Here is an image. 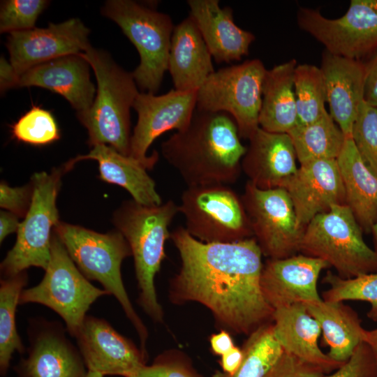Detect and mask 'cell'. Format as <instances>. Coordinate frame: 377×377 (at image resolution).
I'll return each instance as SVG.
<instances>
[{"label":"cell","instance_id":"obj_2","mask_svg":"<svg viewBox=\"0 0 377 377\" xmlns=\"http://www.w3.org/2000/svg\"><path fill=\"white\" fill-rule=\"evenodd\" d=\"M228 114L196 108L188 126L161 145V154L187 186L236 182L246 152Z\"/></svg>","mask_w":377,"mask_h":377},{"label":"cell","instance_id":"obj_21","mask_svg":"<svg viewBox=\"0 0 377 377\" xmlns=\"http://www.w3.org/2000/svg\"><path fill=\"white\" fill-rule=\"evenodd\" d=\"M249 140L241 167L249 182L261 189L283 188L298 169L289 135L259 127Z\"/></svg>","mask_w":377,"mask_h":377},{"label":"cell","instance_id":"obj_18","mask_svg":"<svg viewBox=\"0 0 377 377\" xmlns=\"http://www.w3.org/2000/svg\"><path fill=\"white\" fill-rule=\"evenodd\" d=\"M327 267H330L325 261L304 254L269 259L260 276L263 296L274 310L320 301L318 280L322 270Z\"/></svg>","mask_w":377,"mask_h":377},{"label":"cell","instance_id":"obj_37","mask_svg":"<svg viewBox=\"0 0 377 377\" xmlns=\"http://www.w3.org/2000/svg\"><path fill=\"white\" fill-rule=\"evenodd\" d=\"M49 2L45 0L3 1L0 10L1 33L35 28V23Z\"/></svg>","mask_w":377,"mask_h":377},{"label":"cell","instance_id":"obj_14","mask_svg":"<svg viewBox=\"0 0 377 377\" xmlns=\"http://www.w3.org/2000/svg\"><path fill=\"white\" fill-rule=\"evenodd\" d=\"M196 103L197 91L173 89L159 96L139 92L133 106L138 114V121L131 136L129 156L147 170L151 169L158 155L155 151L147 156L150 145L165 132L185 128L194 114Z\"/></svg>","mask_w":377,"mask_h":377},{"label":"cell","instance_id":"obj_40","mask_svg":"<svg viewBox=\"0 0 377 377\" xmlns=\"http://www.w3.org/2000/svg\"><path fill=\"white\" fill-rule=\"evenodd\" d=\"M325 375L321 368L283 352L263 377H324Z\"/></svg>","mask_w":377,"mask_h":377},{"label":"cell","instance_id":"obj_26","mask_svg":"<svg viewBox=\"0 0 377 377\" xmlns=\"http://www.w3.org/2000/svg\"><path fill=\"white\" fill-rule=\"evenodd\" d=\"M87 159L98 162L101 179L125 188L135 202L147 206L163 203L154 181L146 171L147 169L134 158L124 155L109 145L98 144L89 154L77 156L64 167L68 170L76 162Z\"/></svg>","mask_w":377,"mask_h":377},{"label":"cell","instance_id":"obj_23","mask_svg":"<svg viewBox=\"0 0 377 377\" xmlns=\"http://www.w3.org/2000/svg\"><path fill=\"white\" fill-rule=\"evenodd\" d=\"M195 22L212 57L218 62L238 61L249 54L255 36L234 22L232 10L218 0H188Z\"/></svg>","mask_w":377,"mask_h":377},{"label":"cell","instance_id":"obj_13","mask_svg":"<svg viewBox=\"0 0 377 377\" xmlns=\"http://www.w3.org/2000/svg\"><path fill=\"white\" fill-rule=\"evenodd\" d=\"M297 17L299 27L332 54L363 61L377 50V0H351L336 19L309 8H300Z\"/></svg>","mask_w":377,"mask_h":377},{"label":"cell","instance_id":"obj_17","mask_svg":"<svg viewBox=\"0 0 377 377\" xmlns=\"http://www.w3.org/2000/svg\"><path fill=\"white\" fill-rule=\"evenodd\" d=\"M75 338L87 371L127 377L146 364L141 349L103 318L87 316Z\"/></svg>","mask_w":377,"mask_h":377},{"label":"cell","instance_id":"obj_48","mask_svg":"<svg viewBox=\"0 0 377 377\" xmlns=\"http://www.w3.org/2000/svg\"><path fill=\"white\" fill-rule=\"evenodd\" d=\"M375 244V250L377 251V220L372 227L371 232Z\"/></svg>","mask_w":377,"mask_h":377},{"label":"cell","instance_id":"obj_33","mask_svg":"<svg viewBox=\"0 0 377 377\" xmlns=\"http://www.w3.org/2000/svg\"><path fill=\"white\" fill-rule=\"evenodd\" d=\"M297 124L315 121L327 111L326 94L320 68L312 64H297L294 72Z\"/></svg>","mask_w":377,"mask_h":377},{"label":"cell","instance_id":"obj_6","mask_svg":"<svg viewBox=\"0 0 377 377\" xmlns=\"http://www.w3.org/2000/svg\"><path fill=\"white\" fill-rule=\"evenodd\" d=\"M363 231L346 205L332 206L305 227L300 251L325 261L341 278L377 272V251L364 242Z\"/></svg>","mask_w":377,"mask_h":377},{"label":"cell","instance_id":"obj_5","mask_svg":"<svg viewBox=\"0 0 377 377\" xmlns=\"http://www.w3.org/2000/svg\"><path fill=\"white\" fill-rule=\"evenodd\" d=\"M54 233L82 274L88 280L98 281L117 300L138 334L142 352L147 356L148 331L135 311L122 281V261L131 255L123 235L118 230L98 233L60 221L54 226Z\"/></svg>","mask_w":377,"mask_h":377},{"label":"cell","instance_id":"obj_46","mask_svg":"<svg viewBox=\"0 0 377 377\" xmlns=\"http://www.w3.org/2000/svg\"><path fill=\"white\" fill-rule=\"evenodd\" d=\"M20 223L18 216L10 212L1 211L0 213V242L8 235L17 232Z\"/></svg>","mask_w":377,"mask_h":377},{"label":"cell","instance_id":"obj_42","mask_svg":"<svg viewBox=\"0 0 377 377\" xmlns=\"http://www.w3.org/2000/svg\"><path fill=\"white\" fill-rule=\"evenodd\" d=\"M366 77L364 100L377 107V50L364 61Z\"/></svg>","mask_w":377,"mask_h":377},{"label":"cell","instance_id":"obj_34","mask_svg":"<svg viewBox=\"0 0 377 377\" xmlns=\"http://www.w3.org/2000/svg\"><path fill=\"white\" fill-rule=\"evenodd\" d=\"M323 282L330 287L323 293L322 300L328 302L355 300L369 302L371 308L367 317L377 322V272L344 279L329 271Z\"/></svg>","mask_w":377,"mask_h":377},{"label":"cell","instance_id":"obj_47","mask_svg":"<svg viewBox=\"0 0 377 377\" xmlns=\"http://www.w3.org/2000/svg\"><path fill=\"white\" fill-rule=\"evenodd\" d=\"M363 341L371 348L377 363V328L371 330H365Z\"/></svg>","mask_w":377,"mask_h":377},{"label":"cell","instance_id":"obj_12","mask_svg":"<svg viewBox=\"0 0 377 377\" xmlns=\"http://www.w3.org/2000/svg\"><path fill=\"white\" fill-rule=\"evenodd\" d=\"M241 198L263 255L281 259L300 251L305 228L285 188L261 189L248 181Z\"/></svg>","mask_w":377,"mask_h":377},{"label":"cell","instance_id":"obj_35","mask_svg":"<svg viewBox=\"0 0 377 377\" xmlns=\"http://www.w3.org/2000/svg\"><path fill=\"white\" fill-rule=\"evenodd\" d=\"M11 133L18 141L33 145L50 144L60 138L54 116L39 106H33L11 126Z\"/></svg>","mask_w":377,"mask_h":377},{"label":"cell","instance_id":"obj_24","mask_svg":"<svg viewBox=\"0 0 377 377\" xmlns=\"http://www.w3.org/2000/svg\"><path fill=\"white\" fill-rule=\"evenodd\" d=\"M272 324L274 336L283 352L321 368L326 374L344 364L332 360L320 348V327L303 304L274 309Z\"/></svg>","mask_w":377,"mask_h":377},{"label":"cell","instance_id":"obj_45","mask_svg":"<svg viewBox=\"0 0 377 377\" xmlns=\"http://www.w3.org/2000/svg\"><path fill=\"white\" fill-rule=\"evenodd\" d=\"M19 77L20 76L17 74L10 62H8L4 57H1L0 61L1 91L17 87Z\"/></svg>","mask_w":377,"mask_h":377},{"label":"cell","instance_id":"obj_3","mask_svg":"<svg viewBox=\"0 0 377 377\" xmlns=\"http://www.w3.org/2000/svg\"><path fill=\"white\" fill-rule=\"evenodd\" d=\"M179 212V205L169 200L147 206L134 200L125 202L114 213V223L126 240L134 259L139 297L138 302L155 323L163 321L154 279L165 258V244L170 237L168 227Z\"/></svg>","mask_w":377,"mask_h":377},{"label":"cell","instance_id":"obj_28","mask_svg":"<svg viewBox=\"0 0 377 377\" xmlns=\"http://www.w3.org/2000/svg\"><path fill=\"white\" fill-rule=\"evenodd\" d=\"M303 304L320 327L328 356L338 362L348 361L363 342L365 329L357 313L343 302L321 300Z\"/></svg>","mask_w":377,"mask_h":377},{"label":"cell","instance_id":"obj_31","mask_svg":"<svg viewBox=\"0 0 377 377\" xmlns=\"http://www.w3.org/2000/svg\"><path fill=\"white\" fill-rule=\"evenodd\" d=\"M28 276L22 272L14 276L4 277L0 282V374L5 376L15 352L25 350L17 333L15 322L17 306L20 297L27 285Z\"/></svg>","mask_w":377,"mask_h":377},{"label":"cell","instance_id":"obj_11","mask_svg":"<svg viewBox=\"0 0 377 377\" xmlns=\"http://www.w3.org/2000/svg\"><path fill=\"white\" fill-rule=\"evenodd\" d=\"M179 209L185 230L199 241L234 242L253 235L242 198L228 185L187 186Z\"/></svg>","mask_w":377,"mask_h":377},{"label":"cell","instance_id":"obj_27","mask_svg":"<svg viewBox=\"0 0 377 377\" xmlns=\"http://www.w3.org/2000/svg\"><path fill=\"white\" fill-rule=\"evenodd\" d=\"M346 204L364 233H371L377 220V175L365 163L351 138H346L337 158Z\"/></svg>","mask_w":377,"mask_h":377},{"label":"cell","instance_id":"obj_7","mask_svg":"<svg viewBox=\"0 0 377 377\" xmlns=\"http://www.w3.org/2000/svg\"><path fill=\"white\" fill-rule=\"evenodd\" d=\"M136 47L140 62L132 73L142 90L155 94L168 71L175 26L170 15L131 0H111L102 9Z\"/></svg>","mask_w":377,"mask_h":377},{"label":"cell","instance_id":"obj_32","mask_svg":"<svg viewBox=\"0 0 377 377\" xmlns=\"http://www.w3.org/2000/svg\"><path fill=\"white\" fill-rule=\"evenodd\" d=\"M242 350L243 359L234 374L216 371L212 377H263L283 353L274 336L272 323L251 332Z\"/></svg>","mask_w":377,"mask_h":377},{"label":"cell","instance_id":"obj_39","mask_svg":"<svg viewBox=\"0 0 377 377\" xmlns=\"http://www.w3.org/2000/svg\"><path fill=\"white\" fill-rule=\"evenodd\" d=\"M324 377H377V363L371 348L363 341L348 361Z\"/></svg>","mask_w":377,"mask_h":377},{"label":"cell","instance_id":"obj_36","mask_svg":"<svg viewBox=\"0 0 377 377\" xmlns=\"http://www.w3.org/2000/svg\"><path fill=\"white\" fill-rule=\"evenodd\" d=\"M351 139L363 161L377 175V107L364 100L359 108Z\"/></svg>","mask_w":377,"mask_h":377},{"label":"cell","instance_id":"obj_43","mask_svg":"<svg viewBox=\"0 0 377 377\" xmlns=\"http://www.w3.org/2000/svg\"><path fill=\"white\" fill-rule=\"evenodd\" d=\"M212 351L217 355H223L230 351L235 346L229 332L225 330L213 334L209 337Z\"/></svg>","mask_w":377,"mask_h":377},{"label":"cell","instance_id":"obj_15","mask_svg":"<svg viewBox=\"0 0 377 377\" xmlns=\"http://www.w3.org/2000/svg\"><path fill=\"white\" fill-rule=\"evenodd\" d=\"M27 356L15 367L18 377H85L86 365L77 347L57 321L31 318Z\"/></svg>","mask_w":377,"mask_h":377},{"label":"cell","instance_id":"obj_41","mask_svg":"<svg viewBox=\"0 0 377 377\" xmlns=\"http://www.w3.org/2000/svg\"><path fill=\"white\" fill-rule=\"evenodd\" d=\"M33 187H11L6 182L0 184V206L18 217L27 214L31 201Z\"/></svg>","mask_w":377,"mask_h":377},{"label":"cell","instance_id":"obj_19","mask_svg":"<svg viewBox=\"0 0 377 377\" xmlns=\"http://www.w3.org/2000/svg\"><path fill=\"white\" fill-rule=\"evenodd\" d=\"M285 188L303 228L334 205H346L337 159H322L300 165Z\"/></svg>","mask_w":377,"mask_h":377},{"label":"cell","instance_id":"obj_1","mask_svg":"<svg viewBox=\"0 0 377 377\" xmlns=\"http://www.w3.org/2000/svg\"><path fill=\"white\" fill-rule=\"evenodd\" d=\"M181 260L171 279L170 302H198L216 323L235 334L249 336L272 323L274 309L260 288L262 251L255 238L206 243L179 227L170 237Z\"/></svg>","mask_w":377,"mask_h":377},{"label":"cell","instance_id":"obj_22","mask_svg":"<svg viewBox=\"0 0 377 377\" xmlns=\"http://www.w3.org/2000/svg\"><path fill=\"white\" fill-rule=\"evenodd\" d=\"M89 64L79 54L67 55L36 66L22 74L17 87H39L64 97L77 113L88 110L95 96Z\"/></svg>","mask_w":377,"mask_h":377},{"label":"cell","instance_id":"obj_30","mask_svg":"<svg viewBox=\"0 0 377 377\" xmlns=\"http://www.w3.org/2000/svg\"><path fill=\"white\" fill-rule=\"evenodd\" d=\"M288 134L300 165L322 159H337L346 138L330 113L313 122L297 125Z\"/></svg>","mask_w":377,"mask_h":377},{"label":"cell","instance_id":"obj_10","mask_svg":"<svg viewBox=\"0 0 377 377\" xmlns=\"http://www.w3.org/2000/svg\"><path fill=\"white\" fill-rule=\"evenodd\" d=\"M64 169L35 173L31 177L33 194L24 220L20 223L17 240L1 263L4 277L24 272L30 267L45 270L51 253V230L59 222L57 197Z\"/></svg>","mask_w":377,"mask_h":377},{"label":"cell","instance_id":"obj_44","mask_svg":"<svg viewBox=\"0 0 377 377\" xmlns=\"http://www.w3.org/2000/svg\"><path fill=\"white\" fill-rule=\"evenodd\" d=\"M243 359L242 348L235 346L230 351L221 356L220 364L223 372L234 374L239 367Z\"/></svg>","mask_w":377,"mask_h":377},{"label":"cell","instance_id":"obj_38","mask_svg":"<svg viewBox=\"0 0 377 377\" xmlns=\"http://www.w3.org/2000/svg\"><path fill=\"white\" fill-rule=\"evenodd\" d=\"M127 377H202L187 357L179 351H166L150 365L145 364Z\"/></svg>","mask_w":377,"mask_h":377},{"label":"cell","instance_id":"obj_9","mask_svg":"<svg viewBox=\"0 0 377 377\" xmlns=\"http://www.w3.org/2000/svg\"><path fill=\"white\" fill-rule=\"evenodd\" d=\"M266 72L258 59L215 71L198 90L196 108L228 114L235 121L240 138L249 139L260 127Z\"/></svg>","mask_w":377,"mask_h":377},{"label":"cell","instance_id":"obj_4","mask_svg":"<svg viewBox=\"0 0 377 377\" xmlns=\"http://www.w3.org/2000/svg\"><path fill=\"white\" fill-rule=\"evenodd\" d=\"M91 66L97 81L96 96L90 108L77 117L87 129L88 143L108 145L130 155V109L139 94L132 73L118 66L110 55L89 46L79 54Z\"/></svg>","mask_w":377,"mask_h":377},{"label":"cell","instance_id":"obj_25","mask_svg":"<svg viewBox=\"0 0 377 377\" xmlns=\"http://www.w3.org/2000/svg\"><path fill=\"white\" fill-rule=\"evenodd\" d=\"M210 52L193 19L188 15L175 26L168 71L175 89L198 91L214 69Z\"/></svg>","mask_w":377,"mask_h":377},{"label":"cell","instance_id":"obj_8","mask_svg":"<svg viewBox=\"0 0 377 377\" xmlns=\"http://www.w3.org/2000/svg\"><path fill=\"white\" fill-rule=\"evenodd\" d=\"M50 251L43 279L22 290L19 304L37 303L50 308L60 316L68 333L75 337L90 306L99 297L110 294L92 285L82 274L55 233L52 235Z\"/></svg>","mask_w":377,"mask_h":377},{"label":"cell","instance_id":"obj_49","mask_svg":"<svg viewBox=\"0 0 377 377\" xmlns=\"http://www.w3.org/2000/svg\"><path fill=\"white\" fill-rule=\"evenodd\" d=\"M104 376L100 373L87 371V375L85 377H103Z\"/></svg>","mask_w":377,"mask_h":377},{"label":"cell","instance_id":"obj_16","mask_svg":"<svg viewBox=\"0 0 377 377\" xmlns=\"http://www.w3.org/2000/svg\"><path fill=\"white\" fill-rule=\"evenodd\" d=\"M89 29L77 18L47 28L15 31L8 38L10 62L20 76L30 68L57 58L84 52Z\"/></svg>","mask_w":377,"mask_h":377},{"label":"cell","instance_id":"obj_20","mask_svg":"<svg viewBox=\"0 0 377 377\" xmlns=\"http://www.w3.org/2000/svg\"><path fill=\"white\" fill-rule=\"evenodd\" d=\"M330 114L346 138L364 101L366 67L364 61L324 50L320 65Z\"/></svg>","mask_w":377,"mask_h":377},{"label":"cell","instance_id":"obj_29","mask_svg":"<svg viewBox=\"0 0 377 377\" xmlns=\"http://www.w3.org/2000/svg\"><path fill=\"white\" fill-rule=\"evenodd\" d=\"M297 65V61L292 59L267 70L259 115V126L263 130L288 133L297 126L293 80Z\"/></svg>","mask_w":377,"mask_h":377}]
</instances>
